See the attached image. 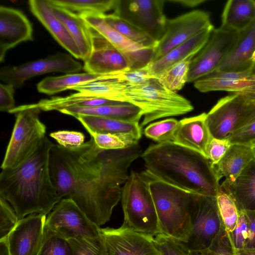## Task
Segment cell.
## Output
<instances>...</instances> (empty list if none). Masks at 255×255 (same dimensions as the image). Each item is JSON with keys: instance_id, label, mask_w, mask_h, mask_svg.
<instances>
[{"instance_id": "6da1fadb", "label": "cell", "mask_w": 255, "mask_h": 255, "mask_svg": "<svg viewBox=\"0 0 255 255\" xmlns=\"http://www.w3.org/2000/svg\"><path fill=\"white\" fill-rule=\"evenodd\" d=\"M137 144L124 149L99 148L91 137L72 149L54 144L49 153L51 181L60 197L72 199L100 227L110 220L121 198V185L140 155Z\"/></svg>"}, {"instance_id": "7a4b0ae2", "label": "cell", "mask_w": 255, "mask_h": 255, "mask_svg": "<svg viewBox=\"0 0 255 255\" xmlns=\"http://www.w3.org/2000/svg\"><path fill=\"white\" fill-rule=\"evenodd\" d=\"M53 144L45 136L28 158L1 170L0 197L12 207L18 221L32 214H49L62 199L49 174V153Z\"/></svg>"}, {"instance_id": "3957f363", "label": "cell", "mask_w": 255, "mask_h": 255, "mask_svg": "<svg viewBox=\"0 0 255 255\" xmlns=\"http://www.w3.org/2000/svg\"><path fill=\"white\" fill-rule=\"evenodd\" d=\"M141 156L146 170L183 190L216 196L220 188V181L207 157L173 141L151 145Z\"/></svg>"}, {"instance_id": "277c9868", "label": "cell", "mask_w": 255, "mask_h": 255, "mask_svg": "<svg viewBox=\"0 0 255 255\" xmlns=\"http://www.w3.org/2000/svg\"><path fill=\"white\" fill-rule=\"evenodd\" d=\"M156 209L160 234L186 243L191 234V213L199 194L163 181L147 170L140 174Z\"/></svg>"}, {"instance_id": "5b68a950", "label": "cell", "mask_w": 255, "mask_h": 255, "mask_svg": "<svg viewBox=\"0 0 255 255\" xmlns=\"http://www.w3.org/2000/svg\"><path fill=\"white\" fill-rule=\"evenodd\" d=\"M125 98L126 102L142 111L141 128L157 119L184 115L194 109L189 100L168 89L155 77L128 86Z\"/></svg>"}, {"instance_id": "8992f818", "label": "cell", "mask_w": 255, "mask_h": 255, "mask_svg": "<svg viewBox=\"0 0 255 255\" xmlns=\"http://www.w3.org/2000/svg\"><path fill=\"white\" fill-rule=\"evenodd\" d=\"M41 110L34 104L16 107L9 113L16 120L1 169L18 165L36 150L44 138L46 127L39 118Z\"/></svg>"}, {"instance_id": "52a82bcc", "label": "cell", "mask_w": 255, "mask_h": 255, "mask_svg": "<svg viewBox=\"0 0 255 255\" xmlns=\"http://www.w3.org/2000/svg\"><path fill=\"white\" fill-rule=\"evenodd\" d=\"M124 224L138 232L154 237L160 234L154 203L140 174L132 171L122 188Z\"/></svg>"}, {"instance_id": "ba28073f", "label": "cell", "mask_w": 255, "mask_h": 255, "mask_svg": "<svg viewBox=\"0 0 255 255\" xmlns=\"http://www.w3.org/2000/svg\"><path fill=\"white\" fill-rule=\"evenodd\" d=\"M45 227L67 240L95 238L100 235V227L92 222L71 199L63 198L46 218Z\"/></svg>"}, {"instance_id": "9c48e42d", "label": "cell", "mask_w": 255, "mask_h": 255, "mask_svg": "<svg viewBox=\"0 0 255 255\" xmlns=\"http://www.w3.org/2000/svg\"><path fill=\"white\" fill-rule=\"evenodd\" d=\"M191 234L184 243L189 251L209 248L224 227L216 196L199 195L191 213Z\"/></svg>"}, {"instance_id": "30bf717a", "label": "cell", "mask_w": 255, "mask_h": 255, "mask_svg": "<svg viewBox=\"0 0 255 255\" xmlns=\"http://www.w3.org/2000/svg\"><path fill=\"white\" fill-rule=\"evenodd\" d=\"M255 108V102L239 94L220 99L207 113L206 122L211 136L229 139L242 120Z\"/></svg>"}, {"instance_id": "8fae6325", "label": "cell", "mask_w": 255, "mask_h": 255, "mask_svg": "<svg viewBox=\"0 0 255 255\" xmlns=\"http://www.w3.org/2000/svg\"><path fill=\"white\" fill-rule=\"evenodd\" d=\"M82 68L81 63L74 60L71 55L57 53L19 66H4L0 69V79L14 89H18L25 81L35 76L51 72L75 73Z\"/></svg>"}, {"instance_id": "7c38bea8", "label": "cell", "mask_w": 255, "mask_h": 255, "mask_svg": "<svg viewBox=\"0 0 255 255\" xmlns=\"http://www.w3.org/2000/svg\"><path fill=\"white\" fill-rule=\"evenodd\" d=\"M238 37V32L214 28L207 42L191 60L187 82H194L217 70Z\"/></svg>"}, {"instance_id": "4fadbf2b", "label": "cell", "mask_w": 255, "mask_h": 255, "mask_svg": "<svg viewBox=\"0 0 255 255\" xmlns=\"http://www.w3.org/2000/svg\"><path fill=\"white\" fill-rule=\"evenodd\" d=\"M214 28L209 14L195 10L167 20L165 31L154 50V61L200 32Z\"/></svg>"}, {"instance_id": "5bb4252c", "label": "cell", "mask_w": 255, "mask_h": 255, "mask_svg": "<svg viewBox=\"0 0 255 255\" xmlns=\"http://www.w3.org/2000/svg\"><path fill=\"white\" fill-rule=\"evenodd\" d=\"M165 0H119L117 15L143 30L159 41L167 19L163 13Z\"/></svg>"}, {"instance_id": "9a60e30c", "label": "cell", "mask_w": 255, "mask_h": 255, "mask_svg": "<svg viewBox=\"0 0 255 255\" xmlns=\"http://www.w3.org/2000/svg\"><path fill=\"white\" fill-rule=\"evenodd\" d=\"M79 15L90 28L107 39L125 56L130 69H142L152 61L154 49L143 47L128 39L109 25L102 15L89 13Z\"/></svg>"}, {"instance_id": "2e32d148", "label": "cell", "mask_w": 255, "mask_h": 255, "mask_svg": "<svg viewBox=\"0 0 255 255\" xmlns=\"http://www.w3.org/2000/svg\"><path fill=\"white\" fill-rule=\"evenodd\" d=\"M107 255H160L153 237L138 232L123 223L117 229L101 228Z\"/></svg>"}, {"instance_id": "e0dca14e", "label": "cell", "mask_w": 255, "mask_h": 255, "mask_svg": "<svg viewBox=\"0 0 255 255\" xmlns=\"http://www.w3.org/2000/svg\"><path fill=\"white\" fill-rule=\"evenodd\" d=\"M194 86L201 92L227 91L243 95L255 102V75L250 69L216 71L195 81Z\"/></svg>"}, {"instance_id": "ac0fdd59", "label": "cell", "mask_w": 255, "mask_h": 255, "mask_svg": "<svg viewBox=\"0 0 255 255\" xmlns=\"http://www.w3.org/2000/svg\"><path fill=\"white\" fill-rule=\"evenodd\" d=\"M46 220V215L32 214L18 221L7 236L11 255H38Z\"/></svg>"}, {"instance_id": "d6986e66", "label": "cell", "mask_w": 255, "mask_h": 255, "mask_svg": "<svg viewBox=\"0 0 255 255\" xmlns=\"http://www.w3.org/2000/svg\"><path fill=\"white\" fill-rule=\"evenodd\" d=\"M91 28L92 47L84 61L86 72L95 74H109L130 69L125 56L97 32Z\"/></svg>"}, {"instance_id": "ffe728a7", "label": "cell", "mask_w": 255, "mask_h": 255, "mask_svg": "<svg viewBox=\"0 0 255 255\" xmlns=\"http://www.w3.org/2000/svg\"><path fill=\"white\" fill-rule=\"evenodd\" d=\"M32 25L19 10L0 6V62L7 50L19 43L33 40Z\"/></svg>"}, {"instance_id": "44dd1931", "label": "cell", "mask_w": 255, "mask_h": 255, "mask_svg": "<svg viewBox=\"0 0 255 255\" xmlns=\"http://www.w3.org/2000/svg\"><path fill=\"white\" fill-rule=\"evenodd\" d=\"M31 13L50 33L57 42L72 56L81 59L80 52L66 28L55 14L47 0L28 1Z\"/></svg>"}, {"instance_id": "7402d4cb", "label": "cell", "mask_w": 255, "mask_h": 255, "mask_svg": "<svg viewBox=\"0 0 255 255\" xmlns=\"http://www.w3.org/2000/svg\"><path fill=\"white\" fill-rule=\"evenodd\" d=\"M206 115L203 113L179 121L172 141L207 157V146L212 136L207 124Z\"/></svg>"}, {"instance_id": "603a6c76", "label": "cell", "mask_w": 255, "mask_h": 255, "mask_svg": "<svg viewBox=\"0 0 255 255\" xmlns=\"http://www.w3.org/2000/svg\"><path fill=\"white\" fill-rule=\"evenodd\" d=\"M255 158V149L250 145L232 144L219 163L213 167L220 182L224 178L220 187L228 189Z\"/></svg>"}, {"instance_id": "cb8c5ba5", "label": "cell", "mask_w": 255, "mask_h": 255, "mask_svg": "<svg viewBox=\"0 0 255 255\" xmlns=\"http://www.w3.org/2000/svg\"><path fill=\"white\" fill-rule=\"evenodd\" d=\"M214 28L205 30L170 50L159 59L151 62L148 69L151 76L158 78L176 64L193 59L208 41Z\"/></svg>"}, {"instance_id": "d4e9b609", "label": "cell", "mask_w": 255, "mask_h": 255, "mask_svg": "<svg viewBox=\"0 0 255 255\" xmlns=\"http://www.w3.org/2000/svg\"><path fill=\"white\" fill-rule=\"evenodd\" d=\"M87 131L116 134L137 144L142 135V128L139 122H129L101 117L78 115L75 117Z\"/></svg>"}, {"instance_id": "484cf974", "label": "cell", "mask_w": 255, "mask_h": 255, "mask_svg": "<svg viewBox=\"0 0 255 255\" xmlns=\"http://www.w3.org/2000/svg\"><path fill=\"white\" fill-rule=\"evenodd\" d=\"M255 50V18L238 33L237 41L217 70L242 71L250 69L251 59Z\"/></svg>"}, {"instance_id": "4316f807", "label": "cell", "mask_w": 255, "mask_h": 255, "mask_svg": "<svg viewBox=\"0 0 255 255\" xmlns=\"http://www.w3.org/2000/svg\"><path fill=\"white\" fill-rule=\"evenodd\" d=\"M58 112L74 118L78 115H88L129 122H139L143 116L139 108L127 102L91 107H69Z\"/></svg>"}, {"instance_id": "83f0119b", "label": "cell", "mask_w": 255, "mask_h": 255, "mask_svg": "<svg viewBox=\"0 0 255 255\" xmlns=\"http://www.w3.org/2000/svg\"><path fill=\"white\" fill-rule=\"evenodd\" d=\"M52 6L55 14L73 39L81 54V59L84 61L92 50L90 27L78 14L63 8Z\"/></svg>"}, {"instance_id": "f1b7e54d", "label": "cell", "mask_w": 255, "mask_h": 255, "mask_svg": "<svg viewBox=\"0 0 255 255\" xmlns=\"http://www.w3.org/2000/svg\"><path fill=\"white\" fill-rule=\"evenodd\" d=\"M128 87L117 77L115 72L104 74L101 78L76 86L71 90L100 98L126 102L125 94Z\"/></svg>"}, {"instance_id": "f546056e", "label": "cell", "mask_w": 255, "mask_h": 255, "mask_svg": "<svg viewBox=\"0 0 255 255\" xmlns=\"http://www.w3.org/2000/svg\"><path fill=\"white\" fill-rule=\"evenodd\" d=\"M255 18V0H229L224 6L220 28L240 32Z\"/></svg>"}, {"instance_id": "4dcf8cb0", "label": "cell", "mask_w": 255, "mask_h": 255, "mask_svg": "<svg viewBox=\"0 0 255 255\" xmlns=\"http://www.w3.org/2000/svg\"><path fill=\"white\" fill-rule=\"evenodd\" d=\"M225 190L232 195L238 209L255 210V158L236 181Z\"/></svg>"}, {"instance_id": "1f68e13d", "label": "cell", "mask_w": 255, "mask_h": 255, "mask_svg": "<svg viewBox=\"0 0 255 255\" xmlns=\"http://www.w3.org/2000/svg\"><path fill=\"white\" fill-rule=\"evenodd\" d=\"M53 6L78 14L89 13L100 15L116 14L119 0H47Z\"/></svg>"}, {"instance_id": "d6a6232c", "label": "cell", "mask_w": 255, "mask_h": 255, "mask_svg": "<svg viewBox=\"0 0 255 255\" xmlns=\"http://www.w3.org/2000/svg\"><path fill=\"white\" fill-rule=\"evenodd\" d=\"M103 75L85 72L47 77L37 84V89L41 93L54 95L66 90H71L76 86L98 79Z\"/></svg>"}, {"instance_id": "836d02e7", "label": "cell", "mask_w": 255, "mask_h": 255, "mask_svg": "<svg viewBox=\"0 0 255 255\" xmlns=\"http://www.w3.org/2000/svg\"><path fill=\"white\" fill-rule=\"evenodd\" d=\"M102 17L109 25L128 39L143 47L155 50L158 41L143 30L118 15L109 14Z\"/></svg>"}, {"instance_id": "e575fe53", "label": "cell", "mask_w": 255, "mask_h": 255, "mask_svg": "<svg viewBox=\"0 0 255 255\" xmlns=\"http://www.w3.org/2000/svg\"><path fill=\"white\" fill-rule=\"evenodd\" d=\"M216 198L225 230L228 233H231L235 228L239 218V210L236 203L232 195L221 187Z\"/></svg>"}, {"instance_id": "d590c367", "label": "cell", "mask_w": 255, "mask_h": 255, "mask_svg": "<svg viewBox=\"0 0 255 255\" xmlns=\"http://www.w3.org/2000/svg\"><path fill=\"white\" fill-rule=\"evenodd\" d=\"M192 59H188L176 64L157 78L168 89L176 92L181 90L187 82Z\"/></svg>"}, {"instance_id": "8d00e7d4", "label": "cell", "mask_w": 255, "mask_h": 255, "mask_svg": "<svg viewBox=\"0 0 255 255\" xmlns=\"http://www.w3.org/2000/svg\"><path fill=\"white\" fill-rule=\"evenodd\" d=\"M178 126V121L168 118L149 124L143 132L147 138L158 143L172 141Z\"/></svg>"}, {"instance_id": "74e56055", "label": "cell", "mask_w": 255, "mask_h": 255, "mask_svg": "<svg viewBox=\"0 0 255 255\" xmlns=\"http://www.w3.org/2000/svg\"><path fill=\"white\" fill-rule=\"evenodd\" d=\"M38 255H73L68 240L61 238L45 227L42 243Z\"/></svg>"}, {"instance_id": "f35d334b", "label": "cell", "mask_w": 255, "mask_h": 255, "mask_svg": "<svg viewBox=\"0 0 255 255\" xmlns=\"http://www.w3.org/2000/svg\"><path fill=\"white\" fill-rule=\"evenodd\" d=\"M190 255H236L231 233L224 227L214 239L211 246L205 249L190 251Z\"/></svg>"}, {"instance_id": "ab89813d", "label": "cell", "mask_w": 255, "mask_h": 255, "mask_svg": "<svg viewBox=\"0 0 255 255\" xmlns=\"http://www.w3.org/2000/svg\"><path fill=\"white\" fill-rule=\"evenodd\" d=\"M68 241L72 248L73 255H107L101 233L97 237L78 238Z\"/></svg>"}, {"instance_id": "60d3db41", "label": "cell", "mask_w": 255, "mask_h": 255, "mask_svg": "<svg viewBox=\"0 0 255 255\" xmlns=\"http://www.w3.org/2000/svg\"><path fill=\"white\" fill-rule=\"evenodd\" d=\"M255 139V108L242 120L229 139L232 144H248Z\"/></svg>"}, {"instance_id": "b9f144b4", "label": "cell", "mask_w": 255, "mask_h": 255, "mask_svg": "<svg viewBox=\"0 0 255 255\" xmlns=\"http://www.w3.org/2000/svg\"><path fill=\"white\" fill-rule=\"evenodd\" d=\"M153 241L160 255H190L185 244L174 239L159 234Z\"/></svg>"}, {"instance_id": "7bdbcfd3", "label": "cell", "mask_w": 255, "mask_h": 255, "mask_svg": "<svg viewBox=\"0 0 255 255\" xmlns=\"http://www.w3.org/2000/svg\"><path fill=\"white\" fill-rule=\"evenodd\" d=\"M96 145L104 150H120L131 147L133 144L121 136L110 133L89 132Z\"/></svg>"}, {"instance_id": "ee69618b", "label": "cell", "mask_w": 255, "mask_h": 255, "mask_svg": "<svg viewBox=\"0 0 255 255\" xmlns=\"http://www.w3.org/2000/svg\"><path fill=\"white\" fill-rule=\"evenodd\" d=\"M15 211L10 204L0 197V239L7 237L18 222Z\"/></svg>"}, {"instance_id": "f6af8a7d", "label": "cell", "mask_w": 255, "mask_h": 255, "mask_svg": "<svg viewBox=\"0 0 255 255\" xmlns=\"http://www.w3.org/2000/svg\"><path fill=\"white\" fill-rule=\"evenodd\" d=\"M239 210V218L237 225L231 233L236 251L246 248L249 236L248 219L244 210Z\"/></svg>"}, {"instance_id": "bcb514c9", "label": "cell", "mask_w": 255, "mask_h": 255, "mask_svg": "<svg viewBox=\"0 0 255 255\" xmlns=\"http://www.w3.org/2000/svg\"><path fill=\"white\" fill-rule=\"evenodd\" d=\"M61 146L69 149L77 148L84 143L85 135L81 132L70 130H59L50 133Z\"/></svg>"}, {"instance_id": "7dc6e473", "label": "cell", "mask_w": 255, "mask_h": 255, "mask_svg": "<svg viewBox=\"0 0 255 255\" xmlns=\"http://www.w3.org/2000/svg\"><path fill=\"white\" fill-rule=\"evenodd\" d=\"M229 139L212 137L207 148V157L213 167L217 165L232 145Z\"/></svg>"}, {"instance_id": "c3c4849f", "label": "cell", "mask_w": 255, "mask_h": 255, "mask_svg": "<svg viewBox=\"0 0 255 255\" xmlns=\"http://www.w3.org/2000/svg\"><path fill=\"white\" fill-rule=\"evenodd\" d=\"M15 89L7 84H0V111L9 113L14 109V93Z\"/></svg>"}, {"instance_id": "681fc988", "label": "cell", "mask_w": 255, "mask_h": 255, "mask_svg": "<svg viewBox=\"0 0 255 255\" xmlns=\"http://www.w3.org/2000/svg\"><path fill=\"white\" fill-rule=\"evenodd\" d=\"M244 211L249 228V239L246 248H255V210Z\"/></svg>"}, {"instance_id": "f907efd6", "label": "cell", "mask_w": 255, "mask_h": 255, "mask_svg": "<svg viewBox=\"0 0 255 255\" xmlns=\"http://www.w3.org/2000/svg\"><path fill=\"white\" fill-rule=\"evenodd\" d=\"M205 1V0H170L167 1L178 3L185 6L193 7L201 4Z\"/></svg>"}, {"instance_id": "816d5d0a", "label": "cell", "mask_w": 255, "mask_h": 255, "mask_svg": "<svg viewBox=\"0 0 255 255\" xmlns=\"http://www.w3.org/2000/svg\"><path fill=\"white\" fill-rule=\"evenodd\" d=\"M0 255H11L8 244L7 237L0 239Z\"/></svg>"}, {"instance_id": "f5cc1de1", "label": "cell", "mask_w": 255, "mask_h": 255, "mask_svg": "<svg viewBox=\"0 0 255 255\" xmlns=\"http://www.w3.org/2000/svg\"><path fill=\"white\" fill-rule=\"evenodd\" d=\"M236 251V255H255V248H245Z\"/></svg>"}, {"instance_id": "db71d44e", "label": "cell", "mask_w": 255, "mask_h": 255, "mask_svg": "<svg viewBox=\"0 0 255 255\" xmlns=\"http://www.w3.org/2000/svg\"><path fill=\"white\" fill-rule=\"evenodd\" d=\"M251 66L250 69L253 74L255 75V50L254 52L251 59Z\"/></svg>"}, {"instance_id": "11a10c76", "label": "cell", "mask_w": 255, "mask_h": 255, "mask_svg": "<svg viewBox=\"0 0 255 255\" xmlns=\"http://www.w3.org/2000/svg\"><path fill=\"white\" fill-rule=\"evenodd\" d=\"M248 144L255 149V139L250 141Z\"/></svg>"}]
</instances>
